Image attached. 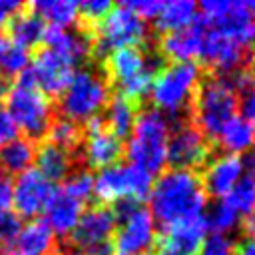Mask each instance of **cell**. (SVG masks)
Segmentation results:
<instances>
[{
	"mask_svg": "<svg viewBox=\"0 0 255 255\" xmlns=\"http://www.w3.org/2000/svg\"><path fill=\"white\" fill-rule=\"evenodd\" d=\"M157 74V58L149 56L141 46L120 48L106 56L104 76L110 86L118 88V94L139 104L151 90V82Z\"/></svg>",
	"mask_w": 255,
	"mask_h": 255,
	"instance_id": "5b68a950",
	"label": "cell"
},
{
	"mask_svg": "<svg viewBox=\"0 0 255 255\" xmlns=\"http://www.w3.org/2000/svg\"><path fill=\"white\" fill-rule=\"evenodd\" d=\"M243 161L241 155H231V153H221L209 163L203 165V173H199L205 195L207 197H225L231 187L243 177Z\"/></svg>",
	"mask_w": 255,
	"mask_h": 255,
	"instance_id": "ac0fdd59",
	"label": "cell"
},
{
	"mask_svg": "<svg viewBox=\"0 0 255 255\" xmlns=\"http://www.w3.org/2000/svg\"><path fill=\"white\" fill-rule=\"evenodd\" d=\"M12 209V177L0 173V213Z\"/></svg>",
	"mask_w": 255,
	"mask_h": 255,
	"instance_id": "60d3db41",
	"label": "cell"
},
{
	"mask_svg": "<svg viewBox=\"0 0 255 255\" xmlns=\"http://www.w3.org/2000/svg\"><path fill=\"white\" fill-rule=\"evenodd\" d=\"M20 229H22V217L14 209L0 213V245L10 243Z\"/></svg>",
	"mask_w": 255,
	"mask_h": 255,
	"instance_id": "74e56055",
	"label": "cell"
},
{
	"mask_svg": "<svg viewBox=\"0 0 255 255\" xmlns=\"http://www.w3.org/2000/svg\"><path fill=\"white\" fill-rule=\"evenodd\" d=\"M203 76V68L197 62H169L157 70L151 82V102L165 118L171 116L177 122L189 120L191 100Z\"/></svg>",
	"mask_w": 255,
	"mask_h": 255,
	"instance_id": "3957f363",
	"label": "cell"
},
{
	"mask_svg": "<svg viewBox=\"0 0 255 255\" xmlns=\"http://www.w3.org/2000/svg\"><path fill=\"white\" fill-rule=\"evenodd\" d=\"M56 251V235L44 219H30L22 223L18 235L2 245L0 255H52Z\"/></svg>",
	"mask_w": 255,
	"mask_h": 255,
	"instance_id": "d6986e66",
	"label": "cell"
},
{
	"mask_svg": "<svg viewBox=\"0 0 255 255\" xmlns=\"http://www.w3.org/2000/svg\"><path fill=\"white\" fill-rule=\"evenodd\" d=\"M60 189L84 203L94 195V173L88 167H74V171L64 179Z\"/></svg>",
	"mask_w": 255,
	"mask_h": 255,
	"instance_id": "1f68e13d",
	"label": "cell"
},
{
	"mask_svg": "<svg viewBox=\"0 0 255 255\" xmlns=\"http://www.w3.org/2000/svg\"><path fill=\"white\" fill-rule=\"evenodd\" d=\"M245 6L249 8V12H251V14H255V0H247V2H245Z\"/></svg>",
	"mask_w": 255,
	"mask_h": 255,
	"instance_id": "c3c4849f",
	"label": "cell"
},
{
	"mask_svg": "<svg viewBox=\"0 0 255 255\" xmlns=\"http://www.w3.org/2000/svg\"><path fill=\"white\" fill-rule=\"evenodd\" d=\"M6 112L14 118L20 131L28 139H38L48 133V128L54 120V108L50 98L38 90L30 70L20 74L10 86L6 96Z\"/></svg>",
	"mask_w": 255,
	"mask_h": 255,
	"instance_id": "8992f818",
	"label": "cell"
},
{
	"mask_svg": "<svg viewBox=\"0 0 255 255\" xmlns=\"http://www.w3.org/2000/svg\"><path fill=\"white\" fill-rule=\"evenodd\" d=\"M8 90H10L8 78L0 74V102H2V100H6V96H8Z\"/></svg>",
	"mask_w": 255,
	"mask_h": 255,
	"instance_id": "bcb514c9",
	"label": "cell"
},
{
	"mask_svg": "<svg viewBox=\"0 0 255 255\" xmlns=\"http://www.w3.org/2000/svg\"><path fill=\"white\" fill-rule=\"evenodd\" d=\"M34 163V169H38L48 181H64L74 171V153L50 141H44L40 147H36Z\"/></svg>",
	"mask_w": 255,
	"mask_h": 255,
	"instance_id": "603a6c76",
	"label": "cell"
},
{
	"mask_svg": "<svg viewBox=\"0 0 255 255\" xmlns=\"http://www.w3.org/2000/svg\"><path fill=\"white\" fill-rule=\"evenodd\" d=\"M233 251H235V245L227 235L213 233V235L205 237V241L199 249V255H233Z\"/></svg>",
	"mask_w": 255,
	"mask_h": 255,
	"instance_id": "8d00e7d4",
	"label": "cell"
},
{
	"mask_svg": "<svg viewBox=\"0 0 255 255\" xmlns=\"http://www.w3.org/2000/svg\"><path fill=\"white\" fill-rule=\"evenodd\" d=\"M82 139H84V129L80 124H76L64 116L52 120V124L48 128V141L50 143L64 147V149L74 153V149L78 145H82Z\"/></svg>",
	"mask_w": 255,
	"mask_h": 255,
	"instance_id": "f546056e",
	"label": "cell"
},
{
	"mask_svg": "<svg viewBox=\"0 0 255 255\" xmlns=\"http://www.w3.org/2000/svg\"><path fill=\"white\" fill-rule=\"evenodd\" d=\"M46 24L40 20L36 12L28 10H18L10 20H8V32L12 44H18L22 48H32L42 42Z\"/></svg>",
	"mask_w": 255,
	"mask_h": 255,
	"instance_id": "83f0119b",
	"label": "cell"
},
{
	"mask_svg": "<svg viewBox=\"0 0 255 255\" xmlns=\"http://www.w3.org/2000/svg\"><path fill=\"white\" fill-rule=\"evenodd\" d=\"M211 155V141L191 120H181L169 131L165 145V165L169 169H201Z\"/></svg>",
	"mask_w": 255,
	"mask_h": 255,
	"instance_id": "7c38bea8",
	"label": "cell"
},
{
	"mask_svg": "<svg viewBox=\"0 0 255 255\" xmlns=\"http://www.w3.org/2000/svg\"><path fill=\"white\" fill-rule=\"evenodd\" d=\"M201 44H203V26L197 20L189 28L161 34L157 50L169 62H195L201 54Z\"/></svg>",
	"mask_w": 255,
	"mask_h": 255,
	"instance_id": "ffe728a7",
	"label": "cell"
},
{
	"mask_svg": "<svg viewBox=\"0 0 255 255\" xmlns=\"http://www.w3.org/2000/svg\"><path fill=\"white\" fill-rule=\"evenodd\" d=\"M84 139H82V157L88 167H108L120 161L124 155V141L118 139L104 124V120L92 118L84 126Z\"/></svg>",
	"mask_w": 255,
	"mask_h": 255,
	"instance_id": "2e32d148",
	"label": "cell"
},
{
	"mask_svg": "<svg viewBox=\"0 0 255 255\" xmlns=\"http://www.w3.org/2000/svg\"><path fill=\"white\" fill-rule=\"evenodd\" d=\"M34 157H36V143L20 135L0 145V173L18 175L32 167Z\"/></svg>",
	"mask_w": 255,
	"mask_h": 255,
	"instance_id": "4316f807",
	"label": "cell"
},
{
	"mask_svg": "<svg viewBox=\"0 0 255 255\" xmlns=\"http://www.w3.org/2000/svg\"><path fill=\"white\" fill-rule=\"evenodd\" d=\"M20 137V129L14 122V118L6 112V108H0V145Z\"/></svg>",
	"mask_w": 255,
	"mask_h": 255,
	"instance_id": "ab89813d",
	"label": "cell"
},
{
	"mask_svg": "<svg viewBox=\"0 0 255 255\" xmlns=\"http://www.w3.org/2000/svg\"><path fill=\"white\" fill-rule=\"evenodd\" d=\"M149 36L147 22L135 16L124 4L112 6V10L94 26L92 34V54L108 56L120 48L141 46Z\"/></svg>",
	"mask_w": 255,
	"mask_h": 255,
	"instance_id": "9c48e42d",
	"label": "cell"
},
{
	"mask_svg": "<svg viewBox=\"0 0 255 255\" xmlns=\"http://www.w3.org/2000/svg\"><path fill=\"white\" fill-rule=\"evenodd\" d=\"M70 255H86V253H80V251H76V249H74V251H70Z\"/></svg>",
	"mask_w": 255,
	"mask_h": 255,
	"instance_id": "681fc988",
	"label": "cell"
},
{
	"mask_svg": "<svg viewBox=\"0 0 255 255\" xmlns=\"http://www.w3.org/2000/svg\"><path fill=\"white\" fill-rule=\"evenodd\" d=\"M112 209L118 221L112 237L114 255H147L157 235L149 209L129 197L114 203Z\"/></svg>",
	"mask_w": 255,
	"mask_h": 255,
	"instance_id": "ba28073f",
	"label": "cell"
},
{
	"mask_svg": "<svg viewBox=\"0 0 255 255\" xmlns=\"http://www.w3.org/2000/svg\"><path fill=\"white\" fill-rule=\"evenodd\" d=\"M30 74L40 92L50 96H60L76 74V62L58 50L40 48V52L30 62Z\"/></svg>",
	"mask_w": 255,
	"mask_h": 255,
	"instance_id": "9a60e30c",
	"label": "cell"
},
{
	"mask_svg": "<svg viewBox=\"0 0 255 255\" xmlns=\"http://www.w3.org/2000/svg\"><path fill=\"white\" fill-rule=\"evenodd\" d=\"M6 46H8V38H6V34L0 30V60H2V54H4Z\"/></svg>",
	"mask_w": 255,
	"mask_h": 255,
	"instance_id": "7dc6e473",
	"label": "cell"
},
{
	"mask_svg": "<svg viewBox=\"0 0 255 255\" xmlns=\"http://www.w3.org/2000/svg\"><path fill=\"white\" fill-rule=\"evenodd\" d=\"M235 253L237 255H255V235L253 237H245L241 243L235 245Z\"/></svg>",
	"mask_w": 255,
	"mask_h": 255,
	"instance_id": "ee69618b",
	"label": "cell"
},
{
	"mask_svg": "<svg viewBox=\"0 0 255 255\" xmlns=\"http://www.w3.org/2000/svg\"><path fill=\"white\" fill-rule=\"evenodd\" d=\"M207 233L209 221L205 213L187 221L161 227V233L155 235L151 255H197Z\"/></svg>",
	"mask_w": 255,
	"mask_h": 255,
	"instance_id": "5bb4252c",
	"label": "cell"
},
{
	"mask_svg": "<svg viewBox=\"0 0 255 255\" xmlns=\"http://www.w3.org/2000/svg\"><path fill=\"white\" fill-rule=\"evenodd\" d=\"M116 213L110 205H92L82 211L74 231L68 235L76 251L86 255H114L112 237L116 231Z\"/></svg>",
	"mask_w": 255,
	"mask_h": 255,
	"instance_id": "8fae6325",
	"label": "cell"
},
{
	"mask_svg": "<svg viewBox=\"0 0 255 255\" xmlns=\"http://www.w3.org/2000/svg\"><path fill=\"white\" fill-rule=\"evenodd\" d=\"M197 20L205 28H215L235 40L239 46L253 50L255 46V14L245 2L231 0H203L197 4Z\"/></svg>",
	"mask_w": 255,
	"mask_h": 255,
	"instance_id": "30bf717a",
	"label": "cell"
},
{
	"mask_svg": "<svg viewBox=\"0 0 255 255\" xmlns=\"http://www.w3.org/2000/svg\"><path fill=\"white\" fill-rule=\"evenodd\" d=\"M30 62H32V54L28 48H22L18 44H12L8 42L4 54H2V60H0V70H2V76H14L18 78L20 74H24L28 68H30Z\"/></svg>",
	"mask_w": 255,
	"mask_h": 255,
	"instance_id": "d6a6232c",
	"label": "cell"
},
{
	"mask_svg": "<svg viewBox=\"0 0 255 255\" xmlns=\"http://www.w3.org/2000/svg\"><path fill=\"white\" fill-rule=\"evenodd\" d=\"M149 213L161 227L203 215L207 195L197 171L165 169L153 179L149 191Z\"/></svg>",
	"mask_w": 255,
	"mask_h": 255,
	"instance_id": "6da1fadb",
	"label": "cell"
},
{
	"mask_svg": "<svg viewBox=\"0 0 255 255\" xmlns=\"http://www.w3.org/2000/svg\"><path fill=\"white\" fill-rule=\"evenodd\" d=\"M169 137V122L155 108H141L135 116L124 153L131 165H137L151 175L165 167V145Z\"/></svg>",
	"mask_w": 255,
	"mask_h": 255,
	"instance_id": "277c9868",
	"label": "cell"
},
{
	"mask_svg": "<svg viewBox=\"0 0 255 255\" xmlns=\"http://www.w3.org/2000/svg\"><path fill=\"white\" fill-rule=\"evenodd\" d=\"M239 108H241V112H243L241 116L255 124V84H253L245 94H241V98H239Z\"/></svg>",
	"mask_w": 255,
	"mask_h": 255,
	"instance_id": "b9f144b4",
	"label": "cell"
},
{
	"mask_svg": "<svg viewBox=\"0 0 255 255\" xmlns=\"http://www.w3.org/2000/svg\"><path fill=\"white\" fill-rule=\"evenodd\" d=\"M80 4V18H84L92 28L102 22V18L112 10V2L108 0H86V2H78Z\"/></svg>",
	"mask_w": 255,
	"mask_h": 255,
	"instance_id": "d590c367",
	"label": "cell"
},
{
	"mask_svg": "<svg viewBox=\"0 0 255 255\" xmlns=\"http://www.w3.org/2000/svg\"><path fill=\"white\" fill-rule=\"evenodd\" d=\"M137 112H139V104L128 100L122 94H116V96L110 98V102L106 106V118H102V120H104L106 128L118 139L124 141L131 133V128H133V122H135Z\"/></svg>",
	"mask_w": 255,
	"mask_h": 255,
	"instance_id": "484cf974",
	"label": "cell"
},
{
	"mask_svg": "<svg viewBox=\"0 0 255 255\" xmlns=\"http://www.w3.org/2000/svg\"><path fill=\"white\" fill-rule=\"evenodd\" d=\"M126 8H129L135 16H139L141 20H153L155 16H157V12H159V8H161V2H157V0H126V2H122Z\"/></svg>",
	"mask_w": 255,
	"mask_h": 255,
	"instance_id": "f35d334b",
	"label": "cell"
},
{
	"mask_svg": "<svg viewBox=\"0 0 255 255\" xmlns=\"http://www.w3.org/2000/svg\"><path fill=\"white\" fill-rule=\"evenodd\" d=\"M229 207H233L239 215H251L255 211V177L243 173V177L231 187V191L221 197Z\"/></svg>",
	"mask_w": 255,
	"mask_h": 255,
	"instance_id": "4dcf8cb0",
	"label": "cell"
},
{
	"mask_svg": "<svg viewBox=\"0 0 255 255\" xmlns=\"http://www.w3.org/2000/svg\"><path fill=\"white\" fill-rule=\"evenodd\" d=\"M18 10H22V4L18 0H0V24L8 22Z\"/></svg>",
	"mask_w": 255,
	"mask_h": 255,
	"instance_id": "7bdbcfd3",
	"label": "cell"
},
{
	"mask_svg": "<svg viewBox=\"0 0 255 255\" xmlns=\"http://www.w3.org/2000/svg\"><path fill=\"white\" fill-rule=\"evenodd\" d=\"M94 195L102 201V205H110V203L114 205L129 197L128 165L118 161L114 165L98 169V173L94 175Z\"/></svg>",
	"mask_w": 255,
	"mask_h": 255,
	"instance_id": "7402d4cb",
	"label": "cell"
},
{
	"mask_svg": "<svg viewBox=\"0 0 255 255\" xmlns=\"http://www.w3.org/2000/svg\"><path fill=\"white\" fill-rule=\"evenodd\" d=\"M54 189L52 181H48L38 169L30 167L12 179V207L20 217L36 219V215L48 205Z\"/></svg>",
	"mask_w": 255,
	"mask_h": 255,
	"instance_id": "e0dca14e",
	"label": "cell"
},
{
	"mask_svg": "<svg viewBox=\"0 0 255 255\" xmlns=\"http://www.w3.org/2000/svg\"><path fill=\"white\" fill-rule=\"evenodd\" d=\"M215 141L219 143L221 149H225V153L231 155L247 153L255 143V124L243 116H235L221 128Z\"/></svg>",
	"mask_w": 255,
	"mask_h": 255,
	"instance_id": "d4e9b609",
	"label": "cell"
},
{
	"mask_svg": "<svg viewBox=\"0 0 255 255\" xmlns=\"http://www.w3.org/2000/svg\"><path fill=\"white\" fill-rule=\"evenodd\" d=\"M253 56H255V52H253Z\"/></svg>",
	"mask_w": 255,
	"mask_h": 255,
	"instance_id": "f907efd6",
	"label": "cell"
},
{
	"mask_svg": "<svg viewBox=\"0 0 255 255\" xmlns=\"http://www.w3.org/2000/svg\"><path fill=\"white\" fill-rule=\"evenodd\" d=\"M48 26L72 28L80 20V4L74 0H38L28 6Z\"/></svg>",
	"mask_w": 255,
	"mask_h": 255,
	"instance_id": "f1b7e54d",
	"label": "cell"
},
{
	"mask_svg": "<svg viewBox=\"0 0 255 255\" xmlns=\"http://www.w3.org/2000/svg\"><path fill=\"white\" fill-rule=\"evenodd\" d=\"M239 217H241V215H239L233 207H229L223 199H219L217 205L213 207V211H211L209 217H207L209 229H213V231L219 233V235H225V233H229L231 229L237 227Z\"/></svg>",
	"mask_w": 255,
	"mask_h": 255,
	"instance_id": "836d02e7",
	"label": "cell"
},
{
	"mask_svg": "<svg viewBox=\"0 0 255 255\" xmlns=\"http://www.w3.org/2000/svg\"><path fill=\"white\" fill-rule=\"evenodd\" d=\"M58 98L64 118L76 124H86L88 120L98 118L102 110H106L112 98V86L104 72L94 68H80Z\"/></svg>",
	"mask_w": 255,
	"mask_h": 255,
	"instance_id": "52a82bcc",
	"label": "cell"
},
{
	"mask_svg": "<svg viewBox=\"0 0 255 255\" xmlns=\"http://www.w3.org/2000/svg\"><path fill=\"white\" fill-rule=\"evenodd\" d=\"M241 161H243V171H245L247 175H253V177H255V149H249V151L241 157Z\"/></svg>",
	"mask_w": 255,
	"mask_h": 255,
	"instance_id": "f6af8a7d",
	"label": "cell"
},
{
	"mask_svg": "<svg viewBox=\"0 0 255 255\" xmlns=\"http://www.w3.org/2000/svg\"><path fill=\"white\" fill-rule=\"evenodd\" d=\"M199 60L209 70V74H219V76H231L255 64L253 50L239 46L235 40H231L219 30L205 26H203V44H201Z\"/></svg>",
	"mask_w": 255,
	"mask_h": 255,
	"instance_id": "4fadbf2b",
	"label": "cell"
},
{
	"mask_svg": "<svg viewBox=\"0 0 255 255\" xmlns=\"http://www.w3.org/2000/svg\"><path fill=\"white\" fill-rule=\"evenodd\" d=\"M239 112V94L227 76L203 74L189 108V120L207 139H215L221 128Z\"/></svg>",
	"mask_w": 255,
	"mask_h": 255,
	"instance_id": "7a4b0ae2",
	"label": "cell"
},
{
	"mask_svg": "<svg viewBox=\"0 0 255 255\" xmlns=\"http://www.w3.org/2000/svg\"><path fill=\"white\" fill-rule=\"evenodd\" d=\"M84 211V203L70 197L62 189H54L48 205L44 207V221L54 235H70Z\"/></svg>",
	"mask_w": 255,
	"mask_h": 255,
	"instance_id": "44dd1931",
	"label": "cell"
},
{
	"mask_svg": "<svg viewBox=\"0 0 255 255\" xmlns=\"http://www.w3.org/2000/svg\"><path fill=\"white\" fill-rule=\"evenodd\" d=\"M197 4L193 0H169L161 2V8L157 12L155 20V30L161 34L177 32L183 28H189L197 22Z\"/></svg>",
	"mask_w": 255,
	"mask_h": 255,
	"instance_id": "cb8c5ba5",
	"label": "cell"
},
{
	"mask_svg": "<svg viewBox=\"0 0 255 255\" xmlns=\"http://www.w3.org/2000/svg\"><path fill=\"white\" fill-rule=\"evenodd\" d=\"M128 165V181H129V197L143 203L149 197L151 185H153V175L137 165L126 163Z\"/></svg>",
	"mask_w": 255,
	"mask_h": 255,
	"instance_id": "e575fe53",
	"label": "cell"
}]
</instances>
